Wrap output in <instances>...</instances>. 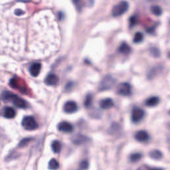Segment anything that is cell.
<instances>
[{
  "mask_svg": "<svg viewBox=\"0 0 170 170\" xmlns=\"http://www.w3.org/2000/svg\"><path fill=\"white\" fill-rule=\"evenodd\" d=\"M63 110L67 114H72L78 110V105L74 101H68L64 104Z\"/></svg>",
  "mask_w": 170,
  "mask_h": 170,
  "instance_id": "9c48e42d",
  "label": "cell"
},
{
  "mask_svg": "<svg viewBox=\"0 0 170 170\" xmlns=\"http://www.w3.org/2000/svg\"><path fill=\"white\" fill-rule=\"evenodd\" d=\"M150 11L156 16H160L162 14V9L157 5H153L150 8Z\"/></svg>",
  "mask_w": 170,
  "mask_h": 170,
  "instance_id": "d6986e66",
  "label": "cell"
},
{
  "mask_svg": "<svg viewBox=\"0 0 170 170\" xmlns=\"http://www.w3.org/2000/svg\"><path fill=\"white\" fill-rule=\"evenodd\" d=\"M135 139L140 142H146L150 139V135L145 130H140L135 133Z\"/></svg>",
  "mask_w": 170,
  "mask_h": 170,
  "instance_id": "7c38bea8",
  "label": "cell"
},
{
  "mask_svg": "<svg viewBox=\"0 0 170 170\" xmlns=\"http://www.w3.org/2000/svg\"><path fill=\"white\" fill-rule=\"evenodd\" d=\"M149 155L152 158V159H154V160H160L162 157V156H163L162 153L158 150H151L150 152Z\"/></svg>",
  "mask_w": 170,
  "mask_h": 170,
  "instance_id": "ffe728a7",
  "label": "cell"
},
{
  "mask_svg": "<svg viewBox=\"0 0 170 170\" xmlns=\"http://www.w3.org/2000/svg\"><path fill=\"white\" fill-rule=\"evenodd\" d=\"M141 157H142V154L140 153H134V154H131L130 156V160L132 162L135 163L138 161H140Z\"/></svg>",
  "mask_w": 170,
  "mask_h": 170,
  "instance_id": "7402d4cb",
  "label": "cell"
},
{
  "mask_svg": "<svg viewBox=\"0 0 170 170\" xmlns=\"http://www.w3.org/2000/svg\"><path fill=\"white\" fill-rule=\"evenodd\" d=\"M41 71V65L39 63H33L29 68L30 75L33 77H37L39 75V73H40Z\"/></svg>",
  "mask_w": 170,
  "mask_h": 170,
  "instance_id": "4fadbf2b",
  "label": "cell"
},
{
  "mask_svg": "<svg viewBox=\"0 0 170 170\" xmlns=\"http://www.w3.org/2000/svg\"><path fill=\"white\" fill-rule=\"evenodd\" d=\"M31 141V138H29L23 139L22 140L20 141V142L19 143V147H20V148H23V147H25L28 144H29Z\"/></svg>",
  "mask_w": 170,
  "mask_h": 170,
  "instance_id": "484cf974",
  "label": "cell"
},
{
  "mask_svg": "<svg viewBox=\"0 0 170 170\" xmlns=\"http://www.w3.org/2000/svg\"><path fill=\"white\" fill-rule=\"evenodd\" d=\"M150 53L152 56H155V57H158L160 56V50L156 47H151L150 49Z\"/></svg>",
  "mask_w": 170,
  "mask_h": 170,
  "instance_id": "d4e9b609",
  "label": "cell"
},
{
  "mask_svg": "<svg viewBox=\"0 0 170 170\" xmlns=\"http://www.w3.org/2000/svg\"><path fill=\"white\" fill-rule=\"evenodd\" d=\"M24 13H25L24 11H23V10H21V9H17L15 11V14L18 16H20Z\"/></svg>",
  "mask_w": 170,
  "mask_h": 170,
  "instance_id": "f546056e",
  "label": "cell"
},
{
  "mask_svg": "<svg viewBox=\"0 0 170 170\" xmlns=\"http://www.w3.org/2000/svg\"><path fill=\"white\" fill-rule=\"evenodd\" d=\"M99 104L101 109H104V110L110 109L113 107V106H114V101L110 98H106L101 100Z\"/></svg>",
  "mask_w": 170,
  "mask_h": 170,
  "instance_id": "9a60e30c",
  "label": "cell"
},
{
  "mask_svg": "<svg viewBox=\"0 0 170 170\" xmlns=\"http://www.w3.org/2000/svg\"><path fill=\"white\" fill-rule=\"evenodd\" d=\"M71 140L72 142L75 145H81L87 143L90 140L86 135L82 134H77L72 138Z\"/></svg>",
  "mask_w": 170,
  "mask_h": 170,
  "instance_id": "30bf717a",
  "label": "cell"
},
{
  "mask_svg": "<svg viewBox=\"0 0 170 170\" xmlns=\"http://www.w3.org/2000/svg\"><path fill=\"white\" fill-rule=\"evenodd\" d=\"M160 103V98L157 96H151L145 102V104L148 107H154Z\"/></svg>",
  "mask_w": 170,
  "mask_h": 170,
  "instance_id": "2e32d148",
  "label": "cell"
},
{
  "mask_svg": "<svg viewBox=\"0 0 170 170\" xmlns=\"http://www.w3.org/2000/svg\"><path fill=\"white\" fill-rule=\"evenodd\" d=\"M144 39V35L141 32H137L134 35V39H133V41L135 43H140L141 41H143Z\"/></svg>",
  "mask_w": 170,
  "mask_h": 170,
  "instance_id": "cb8c5ba5",
  "label": "cell"
},
{
  "mask_svg": "<svg viewBox=\"0 0 170 170\" xmlns=\"http://www.w3.org/2000/svg\"><path fill=\"white\" fill-rule=\"evenodd\" d=\"M2 114H3V117L6 118L8 119H11V118H13L16 116V112L13 108L7 106V107H5L3 109Z\"/></svg>",
  "mask_w": 170,
  "mask_h": 170,
  "instance_id": "5bb4252c",
  "label": "cell"
},
{
  "mask_svg": "<svg viewBox=\"0 0 170 170\" xmlns=\"http://www.w3.org/2000/svg\"><path fill=\"white\" fill-rule=\"evenodd\" d=\"M45 83L49 86H56L59 83V77L56 75L50 73L45 77Z\"/></svg>",
  "mask_w": 170,
  "mask_h": 170,
  "instance_id": "8fae6325",
  "label": "cell"
},
{
  "mask_svg": "<svg viewBox=\"0 0 170 170\" xmlns=\"http://www.w3.org/2000/svg\"><path fill=\"white\" fill-rule=\"evenodd\" d=\"M2 99L4 102L11 101L13 105L19 109H24L27 107V104L24 99L9 91H3L2 93Z\"/></svg>",
  "mask_w": 170,
  "mask_h": 170,
  "instance_id": "6da1fadb",
  "label": "cell"
},
{
  "mask_svg": "<svg viewBox=\"0 0 170 170\" xmlns=\"http://www.w3.org/2000/svg\"><path fill=\"white\" fill-rule=\"evenodd\" d=\"M138 170H162V169L160 168H151L148 166H144L140 167V168Z\"/></svg>",
  "mask_w": 170,
  "mask_h": 170,
  "instance_id": "f1b7e54d",
  "label": "cell"
},
{
  "mask_svg": "<svg viewBox=\"0 0 170 170\" xmlns=\"http://www.w3.org/2000/svg\"><path fill=\"white\" fill-rule=\"evenodd\" d=\"M116 83V80L110 75H107L104 77L103 80L101 81L99 85V90L100 91H105V90H109Z\"/></svg>",
  "mask_w": 170,
  "mask_h": 170,
  "instance_id": "277c9868",
  "label": "cell"
},
{
  "mask_svg": "<svg viewBox=\"0 0 170 170\" xmlns=\"http://www.w3.org/2000/svg\"><path fill=\"white\" fill-rule=\"evenodd\" d=\"M51 148L52 150L55 154H58L62 149V144L58 140H55L53 141L51 144Z\"/></svg>",
  "mask_w": 170,
  "mask_h": 170,
  "instance_id": "ac0fdd59",
  "label": "cell"
},
{
  "mask_svg": "<svg viewBox=\"0 0 170 170\" xmlns=\"http://www.w3.org/2000/svg\"><path fill=\"white\" fill-rule=\"evenodd\" d=\"M138 22V19H137V18L135 16H132L130 18V27H134L135 24H137Z\"/></svg>",
  "mask_w": 170,
  "mask_h": 170,
  "instance_id": "83f0119b",
  "label": "cell"
},
{
  "mask_svg": "<svg viewBox=\"0 0 170 170\" xmlns=\"http://www.w3.org/2000/svg\"><path fill=\"white\" fill-rule=\"evenodd\" d=\"M21 125L24 128V129L31 131V130H35L38 128V124L35 119V118L31 116H25L23 118L21 122Z\"/></svg>",
  "mask_w": 170,
  "mask_h": 170,
  "instance_id": "3957f363",
  "label": "cell"
},
{
  "mask_svg": "<svg viewBox=\"0 0 170 170\" xmlns=\"http://www.w3.org/2000/svg\"><path fill=\"white\" fill-rule=\"evenodd\" d=\"M93 104V96L92 94H88L86 98L84 99V107H86L87 109H89V108L92 106Z\"/></svg>",
  "mask_w": 170,
  "mask_h": 170,
  "instance_id": "603a6c76",
  "label": "cell"
},
{
  "mask_svg": "<svg viewBox=\"0 0 170 170\" xmlns=\"http://www.w3.org/2000/svg\"><path fill=\"white\" fill-rule=\"evenodd\" d=\"M129 9V3L122 1L116 4L112 9V14L114 17H119L125 13Z\"/></svg>",
  "mask_w": 170,
  "mask_h": 170,
  "instance_id": "7a4b0ae2",
  "label": "cell"
},
{
  "mask_svg": "<svg viewBox=\"0 0 170 170\" xmlns=\"http://www.w3.org/2000/svg\"><path fill=\"white\" fill-rule=\"evenodd\" d=\"M118 50L119 52L124 55H128L131 52V47L127 43H123L120 45V47L118 48Z\"/></svg>",
  "mask_w": 170,
  "mask_h": 170,
  "instance_id": "e0dca14e",
  "label": "cell"
},
{
  "mask_svg": "<svg viewBox=\"0 0 170 170\" xmlns=\"http://www.w3.org/2000/svg\"><path fill=\"white\" fill-rule=\"evenodd\" d=\"M59 167V163L56 159H51L49 162V168L51 170H56Z\"/></svg>",
  "mask_w": 170,
  "mask_h": 170,
  "instance_id": "44dd1931",
  "label": "cell"
},
{
  "mask_svg": "<svg viewBox=\"0 0 170 170\" xmlns=\"http://www.w3.org/2000/svg\"><path fill=\"white\" fill-rule=\"evenodd\" d=\"M145 116L144 110L139 107H134L132 110L131 120L134 123L140 122Z\"/></svg>",
  "mask_w": 170,
  "mask_h": 170,
  "instance_id": "5b68a950",
  "label": "cell"
},
{
  "mask_svg": "<svg viewBox=\"0 0 170 170\" xmlns=\"http://www.w3.org/2000/svg\"><path fill=\"white\" fill-rule=\"evenodd\" d=\"M23 81L18 77H13L10 80V86L14 89L19 90L21 93H27V88L25 84H22Z\"/></svg>",
  "mask_w": 170,
  "mask_h": 170,
  "instance_id": "8992f818",
  "label": "cell"
},
{
  "mask_svg": "<svg viewBox=\"0 0 170 170\" xmlns=\"http://www.w3.org/2000/svg\"><path fill=\"white\" fill-rule=\"evenodd\" d=\"M117 93L121 96H127L132 94V87L128 82H122L118 85Z\"/></svg>",
  "mask_w": 170,
  "mask_h": 170,
  "instance_id": "52a82bcc",
  "label": "cell"
},
{
  "mask_svg": "<svg viewBox=\"0 0 170 170\" xmlns=\"http://www.w3.org/2000/svg\"><path fill=\"white\" fill-rule=\"evenodd\" d=\"M57 128L60 132L63 133H71L72 132L73 130H74V127H73L72 124L66 121L60 122L58 124Z\"/></svg>",
  "mask_w": 170,
  "mask_h": 170,
  "instance_id": "ba28073f",
  "label": "cell"
},
{
  "mask_svg": "<svg viewBox=\"0 0 170 170\" xmlns=\"http://www.w3.org/2000/svg\"><path fill=\"white\" fill-rule=\"evenodd\" d=\"M89 164L88 161L83 160L80 163V169L81 170H87L88 168Z\"/></svg>",
  "mask_w": 170,
  "mask_h": 170,
  "instance_id": "4316f807",
  "label": "cell"
}]
</instances>
